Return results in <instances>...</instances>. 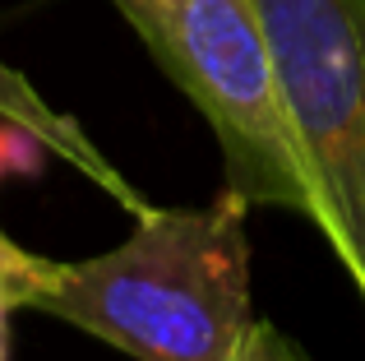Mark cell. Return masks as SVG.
Instances as JSON below:
<instances>
[{"label": "cell", "instance_id": "cell-1", "mask_svg": "<svg viewBox=\"0 0 365 361\" xmlns=\"http://www.w3.org/2000/svg\"><path fill=\"white\" fill-rule=\"evenodd\" d=\"M250 199L227 185L208 208H143L116 250L61 264L37 310L134 361H236L250 310Z\"/></svg>", "mask_w": 365, "mask_h": 361}, {"label": "cell", "instance_id": "cell-2", "mask_svg": "<svg viewBox=\"0 0 365 361\" xmlns=\"http://www.w3.org/2000/svg\"><path fill=\"white\" fill-rule=\"evenodd\" d=\"M222 148L227 185L250 204L319 227V185L287 121L259 0H107Z\"/></svg>", "mask_w": 365, "mask_h": 361}, {"label": "cell", "instance_id": "cell-3", "mask_svg": "<svg viewBox=\"0 0 365 361\" xmlns=\"http://www.w3.org/2000/svg\"><path fill=\"white\" fill-rule=\"evenodd\" d=\"M259 19L319 185V232L365 301V0H259Z\"/></svg>", "mask_w": 365, "mask_h": 361}, {"label": "cell", "instance_id": "cell-4", "mask_svg": "<svg viewBox=\"0 0 365 361\" xmlns=\"http://www.w3.org/2000/svg\"><path fill=\"white\" fill-rule=\"evenodd\" d=\"M0 116L5 121H19L24 130H33L37 139H42L46 148H51L56 158H65V163H74L83 176L93 180V185H102L111 199H120L130 213H143V199L134 195L130 185L120 180V172L107 163V158L98 153V148L88 144V135H83L79 126H74L70 116H61V111H51L42 98H37V88L24 79V74H14L9 65H0Z\"/></svg>", "mask_w": 365, "mask_h": 361}, {"label": "cell", "instance_id": "cell-5", "mask_svg": "<svg viewBox=\"0 0 365 361\" xmlns=\"http://www.w3.org/2000/svg\"><path fill=\"white\" fill-rule=\"evenodd\" d=\"M56 273H61V264L28 255L24 245H14L0 232V361H9V320H14V310L37 306L51 292Z\"/></svg>", "mask_w": 365, "mask_h": 361}, {"label": "cell", "instance_id": "cell-6", "mask_svg": "<svg viewBox=\"0 0 365 361\" xmlns=\"http://www.w3.org/2000/svg\"><path fill=\"white\" fill-rule=\"evenodd\" d=\"M51 153L33 130H24L19 121L0 116V180L14 176V172H37V163Z\"/></svg>", "mask_w": 365, "mask_h": 361}, {"label": "cell", "instance_id": "cell-7", "mask_svg": "<svg viewBox=\"0 0 365 361\" xmlns=\"http://www.w3.org/2000/svg\"><path fill=\"white\" fill-rule=\"evenodd\" d=\"M236 361H310V357H305V347L296 343V338H287L277 325H268V320L255 315V325H250Z\"/></svg>", "mask_w": 365, "mask_h": 361}]
</instances>
